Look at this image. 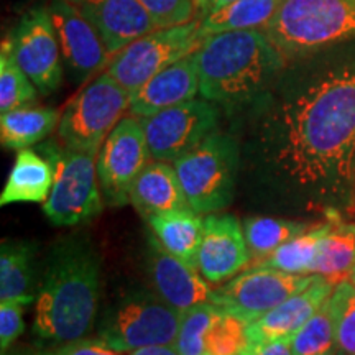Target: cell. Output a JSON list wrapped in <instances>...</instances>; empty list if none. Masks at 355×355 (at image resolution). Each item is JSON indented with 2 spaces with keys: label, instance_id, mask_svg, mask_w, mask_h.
<instances>
[{
  "label": "cell",
  "instance_id": "14",
  "mask_svg": "<svg viewBox=\"0 0 355 355\" xmlns=\"http://www.w3.org/2000/svg\"><path fill=\"white\" fill-rule=\"evenodd\" d=\"M48 10L60 40L64 66L74 83L87 81L99 69L107 68L110 55L99 32L69 0H50Z\"/></svg>",
  "mask_w": 355,
  "mask_h": 355
},
{
  "label": "cell",
  "instance_id": "15",
  "mask_svg": "<svg viewBox=\"0 0 355 355\" xmlns=\"http://www.w3.org/2000/svg\"><path fill=\"white\" fill-rule=\"evenodd\" d=\"M146 268L155 293L180 313L196 304L212 303L211 283L196 266L170 254L153 234L146 235Z\"/></svg>",
  "mask_w": 355,
  "mask_h": 355
},
{
  "label": "cell",
  "instance_id": "31",
  "mask_svg": "<svg viewBox=\"0 0 355 355\" xmlns=\"http://www.w3.org/2000/svg\"><path fill=\"white\" fill-rule=\"evenodd\" d=\"M293 355H340L336 345L329 300L291 337Z\"/></svg>",
  "mask_w": 355,
  "mask_h": 355
},
{
  "label": "cell",
  "instance_id": "6",
  "mask_svg": "<svg viewBox=\"0 0 355 355\" xmlns=\"http://www.w3.org/2000/svg\"><path fill=\"white\" fill-rule=\"evenodd\" d=\"M55 168L50 198L43 202L48 220L61 227L87 224L104 209L96 155L74 152L55 140L38 146Z\"/></svg>",
  "mask_w": 355,
  "mask_h": 355
},
{
  "label": "cell",
  "instance_id": "25",
  "mask_svg": "<svg viewBox=\"0 0 355 355\" xmlns=\"http://www.w3.org/2000/svg\"><path fill=\"white\" fill-rule=\"evenodd\" d=\"M61 115L51 107L13 109L0 115V141L3 148L24 150L46 139L60 123Z\"/></svg>",
  "mask_w": 355,
  "mask_h": 355
},
{
  "label": "cell",
  "instance_id": "18",
  "mask_svg": "<svg viewBox=\"0 0 355 355\" xmlns=\"http://www.w3.org/2000/svg\"><path fill=\"white\" fill-rule=\"evenodd\" d=\"M199 94V69L196 51L168 66L146 81L130 97V114L144 119L175 107Z\"/></svg>",
  "mask_w": 355,
  "mask_h": 355
},
{
  "label": "cell",
  "instance_id": "24",
  "mask_svg": "<svg viewBox=\"0 0 355 355\" xmlns=\"http://www.w3.org/2000/svg\"><path fill=\"white\" fill-rule=\"evenodd\" d=\"M329 229L319 243L311 275L324 277L332 285L349 282L355 265V224L344 222L334 211H327Z\"/></svg>",
  "mask_w": 355,
  "mask_h": 355
},
{
  "label": "cell",
  "instance_id": "41",
  "mask_svg": "<svg viewBox=\"0 0 355 355\" xmlns=\"http://www.w3.org/2000/svg\"><path fill=\"white\" fill-rule=\"evenodd\" d=\"M349 282L352 283V286L355 288V265H354V268H352V273H350V278H349Z\"/></svg>",
  "mask_w": 355,
  "mask_h": 355
},
{
  "label": "cell",
  "instance_id": "5",
  "mask_svg": "<svg viewBox=\"0 0 355 355\" xmlns=\"http://www.w3.org/2000/svg\"><path fill=\"white\" fill-rule=\"evenodd\" d=\"M173 165L198 214L219 212L234 202L241 184V144L234 135L211 133Z\"/></svg>",
  "mask_w": 355,
  "mask_h": 355
},
{
  "label": "cell",
  "instance_id": "13",
  "mask_svg": "<svg viewBox=\"0 0 355 355\" xmlns=\"http://www.w3.org/2000/svg\"><path fill=\"white\" fill-rule=\"evenodd\" d=\"M20 68L40 94L50 96L63 83V55L48 6L33 7L8 35Z\"/></svg>",
  "mask_w": 355,
  "mask_h": 355
},
{
  "label": "cell",
  "instance_id": "4",
  "mask_svg": "<svg viewBox=\"0 0 355 355\" xmlns=\"http://www.w3.org/2000/svg\"><path fill=\"white\" fill-rule=\"evenodd\" d=\"M288 60L355 38V0H282L263 28Z\"/></svg>",
  "mask_w": 355,
  "mask_h": 355
},
{
  "label": "cell",
  "instance_id": "40",
  "mask_svg": "<svg viewBox=\"0 0 355 355\" xmlns=\"http://www.w3.org/2000/svg\"><path fill=\"white\" fill-rule=\"evenodd\" d=\"M2 355H37V352H35V349L33 350H8V352H6V354H2Z\"/></svg>",
  "mask_w": 355,
  "mask_h": 355
},
{
  "label": "cell",
  "instance_id": "32",
  "mask_svg": "<svg viewBox=\"0 0 355 355\" xmlns=\"http://www.w3.org/2000/svg\"><path fill=\"white\" fill-rule=\"evenodd\" d=\"M336 345L340 355H355V288L350 282L336 285L329 298Z\"/></svg>",
  "mask_w": 355,
  "mask_h": 355
},
{
  "label": "cell",
  "instance_id": "35",
  "mask_svg": "<svg viewBox=\"0 0 355 355\" xmlns=\"http://www.w3.org/2000/svg\"><path fill=\"white\" fill-rule=\"evenodd\" d=\"M28 306L17 301L0 303V352L6 354L12 349L13 343L25 331V309Z\"/></svg>",
  "mask_w": 355,
  "mask_h": 355
},
{
  "label": "cell",
  "instance_id": "39",
  "mask_svg": "<svg viewBox=\"0 0 355 355\" xmlns=\"http://www.w3.org/2000/svg\"><path fill=\"white\" fill-rule=\"evenodd\" d=\"M128 355H180L175 345H148V347L135 349Z\"/></svg>",
  "mask_w": 355,
  "mask_h": 355
},
{
  "label": "cell",
  "instance_id": "29",
  "mask_svg": "<svg viewBox=\"0 0 355 355\" xmlns=\"http://www.w3.org/2000/svg\"><path fill=\"white\" fill-rule=\"evenodd\" d=\"M38 89L20 68L13 53L12 40H2L0 46V112L26 107L37 102Z\"/></svg>",
  "mask_w": 355,
  "mask_h": 355
},
{
  "label": "cell",
  "instance_id": "22",
  "mask_svg": "<svg viewBox=\"0 0 355 355\" xmlns=\"http://www.w3.org/2000/svg\"><path fill=\"white\" fill-rule=\"evenodd\" d=\"M53 183H55V168L50 159L35 150H19L0 194V206L46 202Z\"/></svg>",
  "mask_w": 355,
  "mask_h": 355
},
{
  "label": "cell",
  "instance_id": "10",
  "mask_svg": "<svg viewBox=\"0 0 355 355\" xmlns=\"http://www.w3.org/2000/svg\"><path fill=\"white\" fill-rule=\"evenodd\" d=\"M140 121L152 158L175 163L217 132L220 109L211 101L191 99Z\"/></svg>",
  "mask_w": 355,
  "mask_h": 355
},
{
  "label": "cell",
  "instance_id": "26",
  "mask_svg": "<svg viewBox=\"0 0 355 355\" xmlns=\"http://www.w3.org/2000/svg\"><path fill=\"white\" fill-rule=\"evenodd\" d=\"M282 0H235L209 17H204L199 25L202 38L235 30H263L277 15Z\"/></svg>",
  "mask_w": 355,
  "mask_h": 355
},
{
  "label": "cell",
  "instance_id": "27",
  "mask_svg": "<svg viewBox=\"0 0 355 355\" xmlns=\"http://www.w3.org/2000/svg\"><path fill=\"white\" fill-rule=\"evenodd\" d=\"M327 229H329V220L311 225L306 232L290 239V241L279 245L268 257L248 265V268L263 266V268L282 270V272L286 273L311 275V266L316 260L319 243H321V239L326 235Z\"/></svg>",
  "mask_w": 355,
  "mask_h": 355
},
{
  "label": "cell",
  "instance_id": "11",
  "mask_svg": "<svg viewBox=\"0 0 355 355\" xmlns=\"http://www.w3.org/2000/svg\"><path fill=\"white\" fill-rule=\"evenodd\" d=\"M152 159L140 119L123 117L105 139L96 159L105 204L110 207L130 204L132 186Z\"/></svg>",
  "mask_w": 355,
  "mask_h": 355
},
{
  "label": "cell",
  "instance_id": "2",
  "mask_svg": "<svg viewBox=\"0 0 355 355\" xmlns=\"http://www.w3.org/2000/svg\"><path fill=\"white\" fill-rule=\"evenodd\" d=\"M102 296V257L86 232L60 237L44 257L32 334L38 347L84 339L94 331Z\"/></svg>",
  "mask_w": 355,
  "mask_h": 355
},
{
  "label": "cell",
  "instance_id": "19",
  "mask_svg": "<svg viewBox=\"0 0 355 355\" xmlns=\"http://www.w3.org/2000/svg\"><path fill=\"white\" fill-rule=\"evenodd\" d=\"M334 288L336 285L316 275L309 286L290 296L277 308L268 311L265 316L250 322L248 334H250L252 344L286 339V337L291 339L314 316V313L331 298Z\"/></svg>",
  "mask_w": 355,
  "mask_h": 355
},
{
  "label": "cell",
  "instance_id": "1",
  "mask_svg": "<svg viewBox=\"0 0 355 355\" xmlns=\"http://www.w3.org/2000/svg\"><path fill=\"white\" fill-rule=\"evenodd\" d=\"M241 144V184L254 204L303 201L327 211L355 189V64L255 102Z\"/></svg>",
  "mask_w": 355,
  "mask_h": 355
},
{
  "label": "cell",
  "instance_id": "28",
  "mask_svg": "<svg viewBox=\"0 0 355 355\" xmlns=\"http://www.w3.org/2000/svg\"><path fill=\"white\" fill-rule=\"evenodd\" d=\"M243 232H245L248 252H250V263H255L279 245L303 234L311 225L309 222L282 219V217H265V216H248L243 219Z\"/></svg>",
  "mask_w": 355,
  "mask_h": 355
},
{
  "label": "cell",
  "instance_id": "33",
  "mask_svg": "<svg viewBox=\"0 0 355 355\" xmlns=\"http://www.w3.org/2000/svg\"><path fill=\"white\" fill-rule=\"evenodd\" d=\"M217 313L214 303H201L184 311L175 347L180 355L206 354V336Z\"/></svg>",
  "mask_w": 355,
  "mask_h": 355
},
{
  "label": "cell",
  "instance_id": "16",
  "mask_svg": "<svg viewBox=\"0 0 355 355\" xmlns=\"http://www.w3.org/2000/svg\"><path fill=\"white\" fill-rule=\"evenodd\" d=\"M250 263L243 224L234 214L204 216V234L198 270L211 285L224 283Z\"/></svg>",
  "mask_w": 355,
  "mask_h": 355
},
{
  "label": "cell",
  "instance_id": "42",
  "mask_svg": "<svg viewBox=\"0 0 355 355\" xmlns=\"http://www.w3.org/2000/svg\"><path fill=\"white\" fill-rule=\"evenodd\" d=\"M202 355H212V354H207V352H206V354H202Z\"/></svg>",
  "mask_w": 355,
  "mask_h": 355
},
{
  "label": "cell",
  "instance_id": "21",
  "mask_svg": "<svg viewBox=\"0 0 355 355\" xmlns=\"http://www.w3.org/2000/svg\"><path fill=\"white\" fill-rule=\"evenodd\" d=\"M38 247L30 241H3L0 245V303L17 301L35 304L38 295Z\"/></svg>",
  "mask_w": 355,
  "mask_h": 355
},
{
  "label": "cell",
  "instance_id": "34",
  "mask_svg": "<svg viewBox=\"0 0 355 355\" xmlns=\"http://www.w3.org/2000/svg\"><path fill=\"white\" fill-rule=\"evenodd\" d=\"M158 28L184 25L196 19V0H139Z\"/></svg>",
  "mask_w": 355,
  "mask_h": 355
},
{
  "label": "cell",
  "instance_id": "20",
  "mask_svg": "<svg viewBox=\"0 0 355 355\" xmlns=\"http://www.w3.org/2000/svg\"><path fill=\"white\" fill-rule=\"evenodd\" d=\"M130 204L144 219L191 207L175 165L158 159H152L135 180L130 189Z\"/></svg>",
  "mask_w": 355,
  "mask_h": 355
},
{
  "label": "cell",
  "instance_id": "9",
  "mask_svg": "<svg viewBox=\"0 0 355 355\" xmlns=\"http://www.w3.org/2000/svg\"><path fill=\"white\" fill-rule=\"evenodd\" d=\"M199 25L201 20L194 19L184 25L153 30L119 51L105 71L132 94L168 66L199 50L206 40Z\"/></svg>",
  "mask_w": 355,
  "mask_h": 355
},
{
  "label": "cell",
  "instance_id": "30",
  "mask_svg": "<svg viewBox=\"0 0 355 355\" xmlns=\"http://www.w3.org/2000/svg\"><path fill=\"white\" fill-rule=\"evenodd\" d=\"M250 322L230 313L217 308V313L206 336V352L212 355H247L252 347Z\"/></svg>",
  "mask_w": 355,
  "mask_h": 355
},
{
  "label": "cell",
  "instance_id": "17",
  "mask_svg": "<svg viewBox=\"0 0 355 355\" xmlns=\"http://www.w3.org/2000/svg\"><path fill=\"white\" fill-rule=\"evenodd\" d=\"M99 32L110 60L123 48L158 28L139 0H69Z\"/></svg>",
  "mask_w": 355,
  "mask_h": 355
},
{
  "label": "cell",
  "instance_id": "8",
  "mask_svg": "<svg viewBox=\"0 0 355 355\" xmlns=\"http://www.w3.org/2000/svg\"><path fill=\"white\" fill-rule=\"evenodd\" d=\"M130 92L104 71L66 105L58 123L60 144L97 157L110 132L130 110Z\"/></svg>",
  "mask_w": 355,
  "mask_h": 355
},
{
  "label": "cell",
  "instance_id": "37",
  "mask_svg": "<svg viewBox=\"0 0 355 355\" xmlns=\"http://www.w3.org/2000/svg\"><path fill=\"white\" fill-rule=\"evenodd\" d=\"M247 355H293L291 339L286 337V339L252 344V347L247 352Z\"/></svg>",
  "mask_w": 355,
  "mask_h": 355
},
{
  "label": "cell",
  "instance_id": "7",
  "mask_svg": "<svg viewBox=\"0 0 355 355\" xmlns=\"http://www.w3.org/2000/svg\"><path fill=\"white\" fill-rule=\"evenodd\" d=\"M183 313L157 293H127L110 304L96 324V337L121 352L148 345H175Z\"/></svg>",
  "mask_w": 355,
  "mask_h": 355
},
{
  "label": "cell",
  "instance_id": "23",
  "mask_svg": "<svg viewBox=\"0 0 355 355\" xmlns=\"http://www.w3.org/2000/svg\"><path fill=\"white\" fill-rule=\"evenodd\" d=\"M146 225L158 242L173 255L198 268V254L204 234V217L188 209L145 217Z\"/></svg>",
  "mask_w": 355,
  "mask_h": 355
},
{
  "label": "cell",
  "instance_id": "36",
  "mask_svg": "<svg viewBox=\"0 0 355 355\" xmlns=\"http://www.w3.org/2000/svg\"><path fill=\"white\" fill-rule=\"evenodd\" d=\"M35 352L37 355H125V352L110 347L99 337H84L55 347H38Z\"/></svg>",
  "mask_w": 355,
  "mask_h": 355
},
{
  "label": "cell",
  "instance_id": "12",
  "mask_svg": "<svg viewBox=\"0 0 355 355\" xmlns=\"http://www.w3.org/2000/svg\"><path fill=\"white\" fill-rule=\"evenodd\" d=\"M314 278L316 275H295L254 266L235 275L214 290L212 303L217 308L230 311L245 321L254 322L290 296L309 286Z\"/></svg>",
  "mask_w": 355,
  "mask_h": 355
},
{
  "label": "cell",
  "instance_id": "3",
  "mask_svg": "<svg viewBox=\"0 0 355 355\" xmlns=\"http://www.w3.org/2000/svg\"><path fill=\"white\" fill-rule=\"evenodd\" d=\"M199 94L227 112L254 105L273 87L286 58L263 30L211 35L196 51Z\"/></svg>",
  "mask_w": 355,
  "mask_h": 355
},
{
  "label": "cell",
  "instance_id": "38",
  "mask_svg": "<svg viewBox=\"0 0 355 355\" xmlns=\"http://www.w3.org/2000/svg\"><path fill=\"white\" fill-rule=\"evenodd\" d=\"M235 0H196V19L202 20L204 17H209L220 8L230 6Z\"/></svg>",
  "mask_w": 355,
  "mask_h": 355
}]
</instances>
